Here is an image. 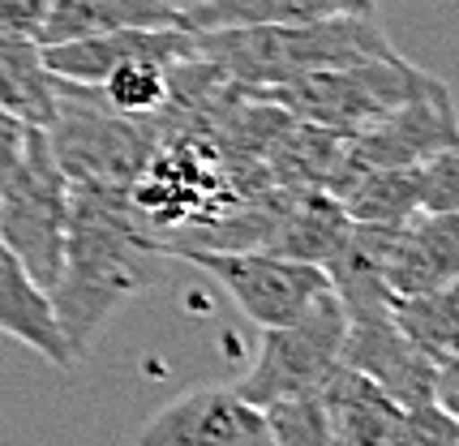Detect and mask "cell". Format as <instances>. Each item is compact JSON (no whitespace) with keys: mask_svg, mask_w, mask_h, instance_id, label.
<instances>
[{"mask_svg":"<svg viewBox=\"0 0 459 446\" xmlns=\"http://www.w3.org/2000/svg\"><path fill=\"white\" fill-rule=\"evenodd\" d=\"M172 258H185L211 279H220L240 313L258 326H283L300 318L322 292H331L326 270L314 262L283 258L275 249H254V244H232V249H177Z\"/></svg>","mask_w":459,"mask_h":446,"instance_id":"7","label":"cell"},{"mask_svg":"<svg viewBox=\"0 0 459 446\" xmlns=\"http://www.w3.org/2000/svg\"><path fill=\"white\" fill-rule=\"evenodd\" d=\"M232 446H275V438L266 433V421H262V425H254L249 433H245V438H237Z\"/></svg>","mask_w":459,"mask_h":446,"instance_id":"25","label":"cell"},{"mask_svg":"<svg viewBox=\"0 0 459 446\" xmlns=\"http://www.w3.org/2000/svg\"><path fill=\"white\" fill-rule=\"evenodd\" d=\"M420 210H451L459 215V142L442 146L438 155L417 163Z\"/></svg>","mask_w":459,"mask_h":446,"instance_id":"21","label":"cell"},{"mask_svg":"<svg viewBox=\"0 0 459 446\" xmlns=\"http://www.w3.org/2000/svg\"><path fill=\"white\" fill-rule=\"evenodd\" d=\"M459 279V215L451 210H417L400 223L391 258H386V292L420 296Z\"/></svg>","mask_w":459,"mask_h":446,"instance_id":"12","label":"cell"},{"mask_svg":"<svg viewBox=\"0 0 459 446\" xmlns=\"http://www.w3.org/2000/svg\"><path fill=\"white\" fill-rule=\"evenodd\" d=\"M48 129V142L56 150L69 181L120 184L129 189L146 159H151V124L138 116H120L108 103H91L86 86L56 78V112Z\"/></svg>","mask_w":459,"mask_h":446,"instance_id":"5","label":"cell"},{"mask_svg":"<svg viewBox=\"0 0 459 446\" xmlns=\"http://www.w3.org/2000/svg\"><path fill=\"white\" fill-rule=\"evenodd\" d=\"M39 52L52 78L74 81V86H100L112 69L129 61H189L194 30H185V26H125V30H108V35L48 43Z\"/></svg>","mask_w":459,"mask_h":446,"instance_id":"10","label":"cell"},{"mask_svg":"<svg viewBox=\"0 0 459 446\" xmlns=\"http://www.w3.org/2000/svg\"><path fill=\"white\" fill-rule=\"evenodd\" d=\"M168 258L172 253L146 227L138 206L129 202V189L69 181L65 253H60V275L48 287V296L74 356L86 352L91 335L129 296L160 284Z\"/></svg>","mask_w":459,"mask_h":446,"instance_id":"1","label":"cell"},{"mask_svg":"<svg viewBox=\"0 0 459 446\" xmlns=\"http://www.w3.org/2000/svg\"><path fill=\"white\" fill-rule=\"evenodd\" d=\"M254 425H262V412L232 386H202L163 404L138 429V446H232Z\"/></svg>","mask_w":459,"mask_h":446,"instance_id":"11","label":"cell"},{"mask_svg":"<svg viewBox=\"0 0 459 446\" xmlns=\"http://www.w3.org/2000/svg\"><path fill=\"white\" fill-rule=\"evenodd\" d=\"M434 81H438L434 73L408 64L395 52V56H378V61L322 69V73L283 81V86H271V90H254V95H262L280 112H288V121L352 138L365 124L386 116L391 107L417 99L420 90H429Z\"/></svg>","mask_w":459,"mask_h":446,"instance_id":"3","label":"cell"},{"mask_svg":"<svg viewBox=\"0 0 459 446\" xmlns=\"http://www.w3.org/2000/svg\"><path fill=\"white\" fill-rule=\"evenodd\" d=\"M451 142H459V112L446 81H434L417 99L391 107L348 138L352 159L365 167H417Z\"/></svg>","mask_w":459,"mask_h":446,"instance_id":"8","label":"cell"},{"mask_svg":"<svg viewBox=\"0 0 459 446\" xmlns=\"http://www.w3.org/2000/svg\"><path fill=\"white\" fill-rule=\"evenodd\" d=\"M0 335L39 352L43 361L56 369H69L78 361L56 322L52 296L26 275V266L18 262V253L4 241H0Z\"/></svg>","mask_w":459,"mask_h":446,"instance_id":"13","label":"cell"},{"mask_svg":"<svg viewBox=\"0 0 459 446\" xmlns=\"http://www.w3.org/2000/svg\"><path fill=\"white\" fill-rule=\"evenodd\" d=\"M434 404L459 425V356L434 361Z\"/></svg>","mask_w":459,"mask_h":446,"instance_id":"24","label":"cell"},{"mask_svg":"<svg viewBox=\"0 0 459 446\" xmlns=\"http://www.w3.org/2000/svg\"><path fill=\"white\" fill-rule=\"evenodd\" d=\"M343 335H348V309L335 292H322L300 318L283 326H262L258 356L232 390L254 407L275 404L283 395L318 390L331 378V369L340 365Z\"/></svg>","mask_w":459,"mask_h":446,"instance_id":"6","label":"cell"},{"mask_svg":"<svg viewBox=\"0 0 459 446\" xmlns=\"http://www.w3.org/2000/svg\"><path fill=\"white\" fill-rule=\"evenodd\" d=\"M335 198L352 223H403L420 210L417 167H357Z\"/></svg>","mask_w":459,"mask_h":446,"instance_id":"18","label":"cell"},{"mask_svg":"<svg viewBox=\"0 0 459 446\" xmlns=\"http://www.w3.org/2000/svg\"><path fill=\"white\" fill-rule=\"evenodd\" d=\"M180 64V61H177ZM177 64L168 61H129L112 69L100 86H91L112 112L120 116H138V121H151L160 116L163 107L172 103V69Z\"/></svg>","mask_w":459,"mask_h":446,"instance_id":"19","label":"cell"},{"mask_svg":"<svg viewBox=\"0 0 459 446\" xmlns=\"http://www.w3.org/2000/svg\"><path fill=\"white\" fill-rule=\"evenodd\" d=\"M266 433L275 438V446H331L335 442V421L326 395L318 390H300V395H283L275 404L258 407Z\"/></svg>","mask_w":459,"mask_h":446,"instance_id":"20","label":"cell"},{"mask_svg":"<svg viewBox=\"0 0 459 446\" xmlns=\"http://www.w3.org/2000/svg\"><path fill=\"white\" fill-rule=\"evenodd\" d=\"M125 26H180V18L163 0H52L39 30V47L108 35Z\"/></svg>","mask_w":459,"mask_h":446,"instance_id":"16","label":"cell"},{"mask_svg":"<svg viewBox=\"0 0 459 446\" xmlns=\"http://www.w3.org/2000/svg\"><path fill=\"white\" fill-rule=\"evenodd\" d=\"M0 107L26 124H48L56 112V78L35 39L0 35Z\"/></svg>","mask_w":459,"mask_h":446,"instance_id":"17","label":"cell"},{"mask_svg":"<svg viewBox=\"0 0 459 446\" xmlns=\"http://www.w3.org/2000/svg\"><path fill=\"white\" fill-rule=\"evenodd\" d=\"M163 4H168V9H172V13H185V9H194V4H202V0H163Z\"/></svg>","mask_w":459,"mask_h":446,"instance_id":"26","label":"cell"},{"mask_svg":"<svg viewBox=\"0 0 459 446\" xmlns=\"http://www.w3.org/2000/svg\"><path fill=\"white\" fill-rule=\"evenodd\" d=\"M340 13H374V0H202L180 13L185 30H228V26H288Z\"/></svg>","mask_w":459,"mask_h":446,"instance_id":"15","label":"cell"},{"mask_svg":"<svg viewBox=\"0 0 459 446\" xmlns=\"http://www.w3.org/2000/svg\"><path fill=\"white\" fill-rule=\"evenodd\" d=\"M48 9H52V0H0V35L39 43Z\"/></svg>","mask_w":459,"mask_h":446,"instance_id":"22","label":"cell"},{"mask_svg":"<svg viewBox=\"0 0 459 446\" xmlns=\"http://www.w3.org/2000/svg\"><path fill=\"white\" fill-rule=\"evenodd\" d=\"M340 365L357 369L400 407L434 404V356H425L403 335L391 313L348 318V335L340 347Z\"/></svg>","mask_w":459,"mask_h":446,"instance_id":"9","label":"cell"},{"mask_svg":"<svg viewBox=\"0 0 459 446\" xmlns=\"http://www.w3.org/2000/svg\"><path fill=\"white\" fill-rule=\"evenodd\" d=\"M26 129H30V124L18 121V116H9V112L0 107V193H4V184H9L13 167H18V159H22Z\"/></svg>","mask_w":459,"mask_h":446,"instance_id":"23","label":"cell"},{"mask_svg":"<svg viewBox=\"0 0 459 446\" xmlns=\"http://www.w3.org/2000/svg\"><path fill=\"white\" fill-rule=\"evenodd\" d=\"M378 56H395V43L386 39L374 13H340L288 26H228L194 35V61L211 64L223 81L245 90H271L322 69H343Z\"/></svg>","mask_w":459,"mask_h":446,"instance_id":"2","label":"cell"},{"mask_svg":"<svg viewBox=\"0 0 459 446\" xmlns=\"http://www.w3.org/2000/svg\"><path fill=\"white\" fill-rule=\"evenodd\" d=\"M65 227H69V176L48 142V129L30 124L22 159L0 193V241L18 253L26 275L43 292L60 275Z\"/></svg>","mask_w":459,"mask_h":446,"instance_id":"4","label":"cell"},{"mask_svg":"<svg viewBox=\"0 0 459 446\" xmlns=\"http://www.w3.org/2000/svg\"><path fill=\"white\" fill-rule=\"evenodd\" d=\"M348 210L340 206L335 193L326 189H300L297 206H283L280 215L271 219L266 227V249H275L283 258H297V262H314V266H326L335 262V253L343 249L348 241Z\"/></svg>","mask_w":459,"mask_h":446,"instance_id":"14","label":"cell"}]
</instances>
